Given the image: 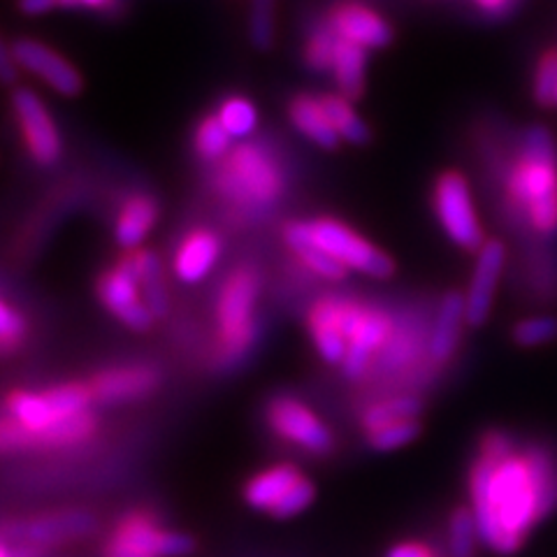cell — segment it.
<instances>
[{"label":"cell","instance_id":"37","mask_svg":"<svg viewBox=\"0 0 557 557\" xmlns=\"http://www.w3.org/2000/svg\"><path fill=\"white\" fill-rule=\"evenodd\" d=\"M511 337L518 346H544L557 339V319L534 317L513 325Z\"/></svg>","mask_w":557,"mask_h":557},{"label":"cell","instance_id":"17","mask_svg":"<svg viewBox=\"0 0 557 557\" xmlns=\"http://www.w3.org/2000/svg\"><path fill=\"white\" fill-rule=\"evenodd\" d=\"M223 251V242L214 231L196 228L190 231L174 253V274L184 284H198L214 270Z\"/></svg>","mask_w":557,"mask_h":557},{"label":"cell","instance_id":"32","mask_svg":"<svg viewBox=\"0 0 557 557\" xmlns=\"http://www.w3.org/2000/svg\"><path fill=\"white\" fill-rule=\"evenodd\" d=\"M479 525L472 509H456L448 520V553L450 557H474L479 544Z\"/></svg>","mask_w":557,"mask_h":557},{"label":"cell","instance_id":"41","mask_svg":"<svg viewBox=\"0 0 557 557\" xmlns=\"http://www.w3.org/2000/svg\"><path fill=\"white\" fill-rule=\"evenodd\" d=\"M0 444H3V450L10 453V450L35 446V437L22 423H16L12 416L5 413L3 423H0Z\"/></svg>","mask_w":557,"mask_h":557},{"label":"cell","instance_id":"20","mask_svg":"<svg viewBox=\"0 0 557 557\" xmlns=\"http://www.w3.org/2000/svg\"><path fill=\"white\" fill-rule=\"evenodd\" d=\"M288 116L290 124L298 128L307 139H311L313 145H319L323 149H337L342 137L335 131L333 121L327 119L321 98L313 96H295L288 104Z\"/></svg>","mask_w":557,"mask_h":557},{"label":"cell","instance_id":"21","mask_svg":"<svg viewBox=\"0 0 557 557\" xmlns=\"http://www.w3.org/2000/svg\"><path fill=\"white\" fill-rule=\"evenodd\" d=\"M284 242L286 247L293 251V256L300 260V265L309 270L311 274H317L321 278H327V282H342L346 276V268L339 263L337 258L323 251L321 247L313 244L305 231H302V221H293L284 228Z\"/></svg>","mask_w":557,"mask_h":557},{"label":"cell","instance_id":"15","mask_svg":"<svg viewBox=\"0 0 557 557\" xmlns=\"http://www.w3.org/2000/svg\"><path fill=\"white\" fill-rule=\"evenodd\" d=\"M327 24L333 26L339 38L364 49H381L393 40V28L386 24V20L374 10L356 3L339 5Z\"/></svg>","mask_w":557,"mask_h":557},{"label":"cell","instance_id":"39","mask_svg":"<svg viewBox=\"0 0 557 557\" xmlns=\"http://www.w3.org/2000/svg\"><path fill=\"white\" fill-rule=\"evenodd\" d=\"M313 497H317V487H313V483L309 479L302 476L282 499L274 504V509L270 513L278 520H288L293 516L302 513L313 502Z\"/></svg>","mask_w":557,"mask_h":557},{"label":"cell","instance_id":"12","mask_svg":"<svg viewBox=\"0 0 557 557\" xmlns=\"http://www.w3.org/2000/svg\"><path fill=\"white\" fill-rule=\"evenodd\" d=\"M91 391L96 403L100 405H116V403H131L151 395L161 383L159 368L147 362L137 364H121V368L104 370L96 374L91 381Z\"/></svg>","mask_w":557,"mask_h":557},{"label":"cell","instance_id":"22","mask_svg":"<svg viewBox=\"0 0 557 557\" xmlns=\"http://www.w3.org/2000/svg\"><path fill=\"white\" fill-rule=\"evenodd\" d=\"M300 479L302 474L298 472V467L274 465L247 483V487H244V499H247L251 509L272 511L274 504L282 499Z\"/></svg>","mask_w":557,"mask_h":557},{"label":"cell","instance_id":"18","mask_svg":"<svg viewBox=\"0 0 557 557\" xmlns=\"http://www.w3.org/2000/svg\"><path fill=\"white\" fill-rule=\"evenodd\" d=\"M307 327L313 346L330 364H342L346 339L342 333V298H321L311 305Z\"/></svg>","mask_w":557,"mask_h":557},{"label":"cell","instance_id":"43","mask_svg":"<svg viewBox=\"0 0 557 557\" xmlns=\"http://www.w3.org/2000/svg\"><path fill=\"white\" fill-rule=\"evenodd\" d=\"M20 8H22V12H26V14L38 16V14H45V12H49V10L59 8V0H20Z\"/></svg>","mask_w":557,"mask_h":557},{"label":"cell","instance_id":"2","mask_svg":"<svg viewBox=\"0 0 557 557\" xmlns=\"http://www.w3.org/2000/svg\"><path fill=\"white\" fill-rule=\"evenodd\" d=\"M504 188L532 233L557 235V147L546 128L534 126L522 135Z\"/></svg>","mask_w":557,"mask_h":557},{"label":"cell","instance_id":"9","mask_svg":"<svg viewBox=\"0 0 557 557\" xmlns=\"http://www.w3.org/2000/svg\"><path fill=\"white\" fill-rule=\"evenodd\" d=\"M96 290L100 302L108 307V311H112L121 323L135 330V333H145V330L153 325L156 317L147 307L143 288H139L137 282V274L133 272L126 258H121L116 268L100 274Z\"/></svg>","mask_w":557,"mask_h":557},{"label":"cell","instance_id":"27","mask_svg":"<svg viewBox=\"0 0 557 557\" xmlns=\"http://www.w3.org/2000/svg\"><path fill=\"white\" fill-rule=\"evenodd\" d=\"M421 409H423V403L413 395L388 397V399H381V403L364 409L360 423H362L364 432H374V430L386 428L391 423L411 421V418L421 416Z\"/></svg>","mask_w":557,"mask_h":557},{"label":"cell","instance_id":"46","mask_svg":"<svg viewBox=\"0 0 557 557\" xmlns=\"http://www.w3.org/2000/svg\"><path fill=\"white\" fill-rule=\"evenodd\" d=\"M3 79L8 82V84H12L14 82V63H16V59L12 57V49H5L3 51Z\"/></svg>","mask_w":557,"mask_h":557},{"label":"cell","instance_id":"49","mask_svg":"<svg viewBox=\"0 0 557 557\" xmlns=\"http://www.w3.org/2000/svg\"><path fill=\"white\" fill-rule=\"evenodd\" d=\"M555 104H557V98H555Z\"/></svg>","mask_w":557,"mask_h":557},{"label":"cell","instance_id":"28","mask_svg":"<svg viewBox=\"0 0 557 557\" xmlns=\"http://www.w3.org/2000/svg\"><path fill=\"white\" fill-rule=\"evenodd\" d=\"M323 110L327 114V119L333 121L335 131L339 133V137L344 143L351 145H368L372 139V133L368 128V124L354 112L351 100L344 96H323Z\"/></svg>","mask_w":557,"mask_h":557},{"label":"cell","instance_id":"30","mask_svg":"<svg viewBox=\"0 0 557 557\" xmlns=\"http://www.w3.org/2000/svg\"><path fill=\"white\" fill-rule=\"evenodd\" d=\"M233 135L225 131L221 119L216 114L205 116L194 135L196 153L207 163H221L225 156L233 151Z\"/></svg>","mask_w":557,"mask_h":557},{"label":"cell","instance_id":"42","mask_svg":"<svg viewBox=\"0 0 557 557\" xmlns=\"http://www.w3.org/2000/svg\"><path fill=\"white\" fill-rule=\"evenodd\" d=\"M474 3L487 16H504V14H509L513 10L518 0H474Z\"/></svg>","mask_w":557,"mask_h":557},{"label":"cell","instance_id":"6","mask_svg":"<svg viewBox=\"0 0 557 557\" xmlns=\"http://www.w3.org/2000/svg\"><path fill=\"white\" fill-rule=\"evenodd\" d=\"M302 231L317 247L337 258L346 270H356L374 278H388L395 274V260L339 219L323 216L302 221Z\"/></svg>","mask_w":557,"mask_h":557},{"label":"cell","instance_id":"44","mask_svg":"<svg viewBox=\"0 0 557 557\" xmlns=\"http://www.w3.org/2000/svg\"><path fill=\"white\" fill-rule=\"evenodd\" d=\"M386 557H432V555L421 544H399V546L391 548Z\"/></svg>","mask_w":557,"mask_h":557},{"label":"cell","instance_id":"35","mask_svg":"<svg viewBox=\"0 0 557 557\" xmlns=\"http://www.w3.org/2000/svg\"><path fill=\"white\" fill-rule=\"evenodd\" d=\"M421 430L423 428H421V421H418V418H411V421L391 423L386 428L368 432V444H370V448H374L379 453H388V450L403 448V446L411 444L413 440H418Z\"/></svg>","mask_w":557,"mask_h":557},{"label":"cell","instance_id":"14","mask_svg":"<svg viewBox=\"0 0 557 557\" xmlns=\"http://www.w3.org/2000/svg\"><path fill=\"white\" fill-rule=\"evenodd\" d=\"M114 542L153 557H184L196 550V539L184 532H165L147 516H131L114 534Z\"/></svg>","mask_w":557,"mask_h":557},{"label":"cell","instance_id":"4","mask_svg":"<svg viewBox=\"0 0 557 557\" xmlns=\"http://www.w3.org/2000/svg\"><path fill=\"white\" fill-rule=\"evenodd\" d=\"M260 293V274L251 265L235 268L216 300V360L223 368L237 364L258 339L256 302Z\"/></svg>","mask_w":557,"mask_h":557},{"label":"cell","instance_id":"24","mask_svg":"<svg viewBox=\"0 0 557 557\" xmlns=\"http://www.w3.org/2000/svg\"><path fill=\"white\" fill-rule=\"evenodd\" d=\"M5 413L12 416L16 423H22L33 434L35 446H38L42 434L59 421L45 393L30 391H12L5 397Z\"/></svg>","mask_w":557,"mask_h":557},{"label":"cell","instance_id":"16","mask_svg":"<svg viewBox=\"0 0 557 557\" xmlns=\"http://www.w3.org/2000/svg\"><path fill=\"white\" fill-rule=\"evenodd\" d=\"M467 323V298L460 290H450L437 309L428 333V356L434 364H444L456 354L462 325Z\"/></svg>","mask_w":557,"mask_h":557},{"label":"cell","instance_id":"40","mask_svg":"<svg viewBox=\"0 0 557 557\" xmlns=\"http://www.w3.org/2000/svg\"><path fill=\"white\" fill-rule=\"evenodd\" d=\"M557 98V51H548L542 57L534 73V100L544 108L555 104Z\"/></svg>","mask_w":557,"mask_h":557},{"label":"cell","instance_id":"38","mask_svg":"<svg viewBox=\"0 0 557 557\" xmlns=\"http://www.w3.org/2000/svg\"><path fill=\"white\" fill-rule=\"evenodd\" d=\"M249 35L256 49H270L274 42V0H251Z\"/></svg>","mask_w":557,"mask_h":557},{"label":"cell","instance_id":"29","mask_svg":"<svg viewBox=\"0 0 557 557\" xmlns=\"http://www.w3.org/2000/svg\"><path fill=\"white\" fill-rule=\"evenodd\" d=\"M45 397L49 399L51 409H54L57 418H67L75 416L82 411H89L91 405L96 403L91 383L89 381H65V383H57L45 391Z\"/></svg>","mask_w":557,"mask_h":557},{"label":"cell","instance_id":"3","mask_svg":"<svg viewBox=\"0 0 557 557\" xmlns=\"http://www.w3.org/2000/svg\"><path fill=\"white\" fill-rule=\"evenodd\" d=\"M214 188L225 205L256 216L282 200L286 174L272 149L260 143H244L214 170Z\"/></svg>","mask_w":557,"mask_h":557},{"label":"cell","instance_id":"47","mask_svg":"<svg viewBox=\"0 0 557 557\" xmlns=\"http://www.w3.org/2000/svg\"><path fill=\"white\" fill-rule=\"evenodd\" d=\"M112 0H79V8H108Z\"/></svg>","mask_w":557,"mask_h":557},{"label":"cell","instance_id":"11","mask_svg":"<svg viewBox=\"0 0 557 557\" xmlns=\"http://www.w3.org/2000/svg\"><path fill=\"white\" fill-rule=\"evenodd\" d=\"M12 57L16 65L26 67L28 73L38 75L51 89L61 96H77L82 91V75L75 65H70L54 49H49L42 42H35L28 38L16 40L12 45Z\"/></svg>","mask_w":557,"mask_h":557},{"label":"cell","instance_id":"1","mask_svg":"<svg viewBox=\"0 0 557 557\" xmlns=\"http://www.w3.org/2000/svg\"><path fill=\"white\" fill-rule=\"evenodd\" d=\"M469 493L481 542L511 555L557 507V462L544 446L516 448L509 434L491 430L481 440Z\"/></svg>","mask_w":557,"mask_h":557},{"label":"cell","instance_id":"7","mask_svg":"<svg viewBox=\"0 0 557 557\" xmlns=\"http://www.w3.org/2000/svg\"><path fill=\"white\" fill-rule=\"evenodd\" d=\"M434 214H437L444 233L450 237L456 247L465 251L483 249V228L476 216L469 184L460 172L448 170L442 172L434 182Z\"/></svg>","mask_w":557,"mask_h":557},{"label":"cell","instance_id":"31","mask_svg":"<svg viewBox=\"0 0 557 557\" xmlns=\"http://www.w3.org/2000/svg\"><path fill=\"white\" fill-rule=\"evenodd\" d=\"M96 425H98V421H96L91 409L75 413V416H67L51 425L42 434L38 444H42V446H75V444H82L89 440L96 432Z\"/></svg>","mask_w":557,"mask_h":557},{"label":"cell","instance_id":"26","mask_svg":"<svg viewBox=\"0 0 557 557\" xmlns=\"http://www.w3.org/2000/svg\"><path fill=\"white\" fill-rule=\"evenodd\" d=\"M364 70H368V49L339 38L333 59V75L344 98L358 100L362 96Z\"/></svg>","mask_w":557,"mask_h":557},{"label":"cell","instance_id":"36","mask_svg":"<svg viewBox=\"0 0 557 557\" xmlns=\"http://www.w3.org/2000/svg\"><path fill=\"white\" fill-rule=\"evenodd\" d=\"M28 335V323L20 309H14L8 300L0 302V348H3V356H12L20 351Z\"/></svg>","mask_w":557,"mask_h":557},{"label":"cell","instance_id":"19","mask_svg":"<svg viewBox=\"0 0 557 557\" xmlns=\"http://www.w3.org/2000/svg\"><path fill=\"white\" fill-rule=\"evenodd\" d=\"M156 221H159V202H156V198L149 194H135L119 209L114 237L126 251H133L151 233Z\"/></svg>","mask_w":557,"mask_h":557},{"label":"cell","instance_id":"25","mask_svg":"<svg viewBox=\"0 0 557 557\" xmlns=\"http://www.w3.org/2000/svg\"><path fill=\"white\" fill-rule=\"evenodd\" d=\"M126 256L137 274V282H139V288H143L147 307L151 309L156 319H163L168 313V288H165V274H163L159 256L145 249L126 251Z\"/></svg>","mask_w":557,"mask_h":557},{"label":"cell","instance_id":"23","mask_svg":"<svg viewBox=\"0 0 557 557\" xmlns=\"http://www.w3.org/2000/svg\"><path fill=\"white\" fill-rule=\"evenodd\" d=\"M94 528V518L86 511H59L45 518H35L20 532L28 542L35 544H57L63 539L82 536Z\"/></svg>","mask_w":557,"mask_h":557},{"label":"cell","instance_id":"13","mask_svg":"<svg viewBox=\"0 0 557 557\" xmlns=\"http://www.w3.org/2000/svg\"><path fill=\"white\" fill-rule=\"evenodd\" d=\"M504 260H507V249H504V244L499 239H487L483 244V249L479 251L472 284H469L465 293L467 323L472 327H479L487 321V313H491L495 290L504 270Z\"/></svg>","mask_w":557,"mask_h":557},{"label":"cell","instance_id":"5","mask_svg":"<svg viewBox=\"0 0 557 557\" xmlns=\"http://www.w3.org/2000/svg\"><path fill=\"white\" fill-rule=\"evenodd\" d=\"M342 333L346 339V356L342 360L348 379H360L370 372L372 360L391 342L395 325L388 311L342 298Z\"/></svg>","mask_w":557,"mask_h":557},{"label":"cell","instance_id":"48","mask_svg":"<svg viewBox=\"0 0 557 557\" xmlns=\"http://www.w3.org/2000/svg\"><path fill=\"white\" fill-rule=\"evenodd\" d=\"M59 8H79V0H59Z\"/></svg>","mask_w":557,"mask_h":557},{"label":"cell","instance_id":"33","mask_svg":"<svg viewBox=\"0 0 557 557\" xmlns=\"http://www.w3.org/2000/svg\"><path fill=\"white\" fill-rule=\"evenodd\" d=\"M216 116L221 119V124L225 126V131H228L235 139L249 137L258 126L256 108L247 98H239V96L223 100Z\"/></svg>","mask_w":557,"mask_h":557},{"label":"cell","instance_id":"34","mask_svg":"<svg viewBox=\"0 0 557 557\" xmlns=\"http://www.w3.org/2000/svg\"><path fill=\"white\" fill-rule=\"evenodd\" d=\"M337 40H339V35L333 30V26L330 24H323L313 30L309 42H307V51H305L307 65L311 70H317V73H333Z\"/></svg>","mask_w":557,"mask_h":557},{"label":"cell","instance_id":"8","mask_svg":"<svg viewBox=\"0 0 557 557\" xmlns=\"http://www.w3.org/2000/svg\"><path fill=\"white\" fill-rule=\"evenodd\" d=\"M268 423L278 437L305 448L313 456H327L333 450V434L321 418L300 399L278 395L268 405Z\"/></svg>","mask_w":557,"mask_h":557},{"label":"cell","instance_id":"10","mask_svg":"<svg viewBox=\"0 0 557 557\" xmlns=\"http://www.w3.org/2000/svg\"><path fill=\"white\" fill-rule=\"evenodd\" d=\"M12 108L33 161L54 165L61 159V135L45 102L30 89H16L12 94Z\"/></svg>","mask_w":557,"mask_h":557},{"label":"cell","instance_id":"45","mask_svg":"<svg viewBox=\"0 0 557 557\" xmlns=\"http://www.w3.org/2000/svg\"><path fill=\"white\" fill-rule=\"evenodd\" d=\"M104 557H153V555H147V553H143V550H135V548H128V546H124V544H119V542H110V546L104 548Z\"/></svg>","mask_w":557,"mask_h":557}]
</instances>
